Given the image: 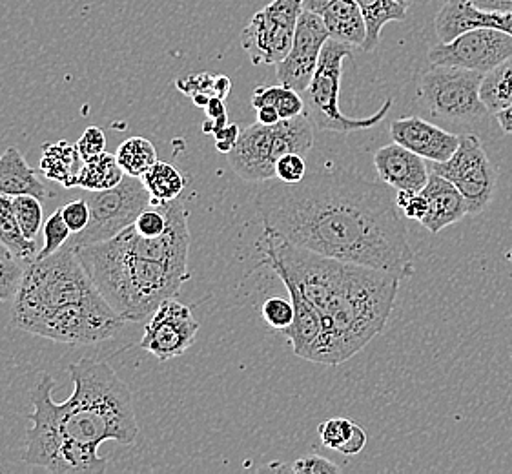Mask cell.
I'll return each instance as SVG.
<instances>
[{"label":"cell","mask_w":512,"mask_h":474,"mask_svg":"<svg viewBox=\"0 0 512 474\" xmlns=\"http://www.w3.org/2000/svg\"><path fill=\"white\" fill-rule=\"evenodd\" d=\"M287 471L294 474H338L341 473V467L319 454H308L296 460Z\"/></svg>","instance_id":"obj_38"},{"label":"cell","mask_w":512,"mask_h":474,"mask_svg":"<svg viewBox=\"0 0 512 474\" xmlns=\"http://www.w3.org/2000/svg\"><path fill=\"white\" fill-rule=\"evenodd\" d=\"M401 279L363 265H347L343 285L321 312V334L312 363L339 365L379 336L396 305Z\"/></svg>","instance_id":"obj_3"},{"label":"cell","mask_w":512,"mask_h":474,"mask_svg":"<svg viewBox=\"0 0 512 474\" xmlns=\"http://www.w3.org/2000/svg\"><path fill=\"white\" fill-rule=\"evenodd\" d=\"M361 13L365 17L367 39L363 44V52H374L381 39V30L389 22L403 21L407 17V8L396 0H356Z\"/></svg>","instance_id":"obj_24"},{"label":"cell","mask_w":512,"mask_h":474,"mask_svg":"<svg viewBox=\"0 0 512 474\" xmlns=\"http://www.w3.org/2000/svg\"><path fill=\"white\" fill-rule=\"evenodd\" d=\"M265 232L327 258L378 268L403 281L416 254L396 197L383 181L349 170H321L296 185L276 183L256 201Z\"/></svg>","instance_id":"obj_1"},{"label":"cell","mask_w":512,"mask_h":474,"mask_svg":"<svg viewBox=\"0 0 512 474\" xmlns=\"http://www.w3.org/2000/svg\"><path fill=\"white\" fill-rule=\"evenodd\" d=\"M349 44L328 39L321 50L318 68L312 81L305 90V115L316 130L321 132H338L350 134L359 130H369L378 126L392 108V99L381 104L376 114L363 119L349 117L339 108L341 95V77H343V62L350 57Z\"/></svg>","instance_id":"obj_7"},{"label":"cell","mask_w":512,"mask_h":474,"mask_svg":"<svg viewBox=\"0 0 512 474\" xmlns=\"http://www.w3.org/2000/svg\"><path fill=\"white\" fill-rule=\"evenodd\" d=\"M84 199L90 207V223L68 239L66 245L73 248L88 247L119 236L132 227L144 208L154 201L143 179L134 176H124L123 181L110 190L86 192Z\"/></svg>","instance_id":"obj_9"},{"label":"cell","mask_w":512,"mask_h":474,"mask_svg":"<svg viewBox=\"0 0 512 474\" xmlns=\"http://www.w3.org/2000/svg\"><path fill=\"white\" fill-rule=\"evenodd\" d=\"M257 123L265 124V126H274L281 121V115L274 106H261L257 108Z\"/></svg>","instance_id":"obj_45"},{"label":"cell","mask_w":512,"mask_h":474,"mask_svg":"<svg viewBox=\"0 0 512 474\" xmlns=\"http://www.w3.org/2000/svg\"><path fill=\"white\" fill-rule=\"evenodd\" d=\"M42 232H44V247L35 256V259H44L52 256L57 250H61L68 243L70 236H72V230L66 225L64 217H62L61 208L55 210L50 219L44 223Z\"/></svg>","instance_id":"obj_33"},{"label":"cell","mask_w":512,"mask_h":474,"mask_svg":"<svg viewBox=\"0 0 512 474\" xmlns=\"http://www.w3.org/2000/svg\"><path fill=\"white\" fill-rule=\"evenodd\" d=\"M77 148L82 161H90L93 157L106 152V135L99 126H90L84 130L81 139L77 141Z\"/></svg>","instance_id":"obj_39"},{"label":"cell","mask_w":512,"mask_h":474,"mask_svg":"<svg viewBox=\"0 0 512 474\" xmlns=\"http://www.w3.org/2000/svg\"><path fill=\"white\" fill-rule=\"evenodd\" d=\"M396 2H400L401 6H405L407 10H409L410 4H412V0H396Z\"/></svg>","instance_id":"obj_50"},{"label":"cell","mask_w":512,"mask_h":474,"mask_svg":"<svg viewBox=\"0 0 512 474\" xmlns=\"http://www.w3.org/2000/svg\"><path fill=\"white\" fill-rule=\"evenodd\" d=\"M301 13L303 0H274L257 11L241 33V46L254 66L277 64L287 57Z\"/></svg>","instance_id":"obj_12"},{"label":"cell","mask_w":512,"mask_h":474,"mask_svg":"<svg viewBox=\"0 0 512 474\" xmlns=\"http://www.w3.org/2000/svg\"><path fill=\"white\" fill-rule=\"evenodd\" d=\"M496 121L505 134L512 135V104L505 106L500 112H496Z\"/></svg>","instance_id":"obj_48"},{"label":"cell","mask_w":512,"mask_h":474,"mask_svg":"<svg viewBox=\"0 0 512 474\" xmlns=\"http://www.w3.org/2000/svg\"><path fill=\"white\" fill-rule=\"evenodd\" d=\"M82 157L77 145L68 141L48 143L42 146L41 170L46 179L61 183L64 188L75 186L81 172Z\"/></svg>","instance_id":"obj_23"},{"label":"cell","mask_w":512,"mask_h":474,"mask_svg":"<svg viewBox=\"0 0 512 474\" xmlns=\"http://www.w3.org/2000/svg\"><path fill=\"white\" fill-rule=\"evenodd\" d=\"M277 278L283 281L288 296L294 303V321L287 330L281 334L290 341L292 351L301 360H310V354L314 351V345L318 343L321 334V314L318 309L308 301L301 290L297 289L296 283L287 278L285 274H276Z\"/></svg>","instance_id":"obj_21"},{"label":"cell","mask_w":512,"mask_h":474,"mask_svg":"<svg viewBox=\"0 0 512 474\" xmlns=\"http://www.w3.org/2000/svg\"><path fill=\"white\" fill-rule=\"evenodd\" d=\"M212 97L214 95H210V93H195V95H192V101H194L195 106L206 108V104L210 103Z\"/></svg>","instance_id":"obj_49"},{"label":"cell","mask_w":512,"mask_h":474,"mask_svg":"<svg viewBox=\"0 0 512 474\" xmlns=\"http://www.w3.org/2000/svg\"><path fill=\"white\" fill-rule=\"evenodd\" d=\"M429 168L434 174L449 179L460 190L469 214H482L491 205L498 172L485 154L482 139L478 135H461L460 146L451 159L443 163H429Z\"/></svg>","instance_id":"obj_11"},{"label":"cell","mask_w":512,"mask_h":474,"mask_svg":"<svg viewBox=\"0 0 512 474\" xmlns=\"http://www.w3.org/2000/svg\"><path fill=\"white\" fill-rule=\"evenodd\" d=\"M26 261L19 259L10 248L0 243V303L15 298L19 292L26 267Z\"/></svg>","instance_id":"obj_31"},{"label":"cell","mask_w":512,"mask_h":474,"mask_svg":"<svg viewBox=\"0 0 512 474\" xmlns=\"http://www.w3.org/2000/svg\"><path fill=\"white\" fill-rule=\"evenodd\" d=\"M206 117L208 119H217V117H223L226 115L225 99H219V97H212L210 103L206 104Z\"/></svg>","instance_id":"obj_46"},{"label":"cell","mask_w":512,"mask_h":474,"mask_svg":"<svg viewBox=\"0 0 512 474\" xmlns=\"http://www.w3.org/2000/svg\"><path fill=\"white\" fill-rule=\"evenodd\" d=\"M75 248L64 245L52 256L28 263L13 298V323L24 327L53 310L101 299Z\"/></svg>","instance_id":"obj_5"},{"label":"cell","mask_w":512,"mask_h":474,"mask_svg":"<svg viewBox=\"0 0 512 474\" xmlns=\"http://www.w3.org/2000/svg\"><path fill=\"white\" fill-rule=\"evenodd\" d=\"M166 225H168V217H166L164 203L152 201V205L144 208L139 217L135 219L134 228L135 232L143 237H157L163 234Z\"/></svg>","instance_id":"obj_36"},{"label":"cell","mask_w":512,"mask_h":474,"mask_svg":"<svg viewBox=\"0 0 512 474\" xmlns=\"http://www.w3.org/2000/svg\"><path fill=\"white\" fill-rule=\"evenodd\" d=\"M512 57V37L494 28L463 31L456 39L440 42L429 52L431 64L465 68L472 72H492Z\"/></svg>","instance_id":"obj_13"},{"label":"cell","mask_w":512,"mask_h":474,"mask_svg":"<svg viewBox=\"0 0 512 474\" xmlns=\"http://www.w3.org/2000/svg\"><path fill=\"white\" fill-rule=\"evenodd\" d=\"M330 39L321 17L303 10L297 21L296 35L287 57L276 64L277 81L287 88L303 93L318 68L321 50Z\"/></svg>","instance_id":"obj_15"},{"label":"cell","mask_w":512,"mask_h":474,"mask_svg":"<svg viewBox=\"0 0 512 474\" xmlns=\"http://www.w3.org/2000/svg\"><path fill=\"white\" fill-rule=\"evenodd\" d=\"M230 90H232V81H230L226 75H216V81H214V97L226 99Z\"/></svg>","instance_id":"obj_47"},{"label":"cell","mask_w":512,"mask_h":474,"mask_svg":"<svg viewBox=\"0 0 512 474\" xmlns=\"http://www.w3.org/2000/svg\"><path fill=\"white\" fill-rule=\"evenodd\" d=\"M314 146V126L305 114L281 119L274 126L257 123L241 130L228 163L237 176L250 183H263L276 177L279 157L307 155Z\"/></svg>","instance_id":"obj_6"},{"label":"cell","mask_w":512,"mask_h":474,"mask_svg":"<svg viewBox=\"0 0 512 474\" xmlns=\"http://www.w3.org/2000/svg\"><path fill=\"white\" fill-rule=\"evenodd\" d=\"M307 176L305 155L285 154L279 157L276 165V177L285 185H296Z\"/></svg>","instance_id":"obj_37"},{"label":"cell","mask_w":512,"mask_h":474,"mask_svg":"<svg viewBox=\"0 0 512 474\" xmlns=\"http://www.w3.org/2000/svg\"><path fill=\"white\" fill-rule=\"evenodd\" d=\"M483 73L432 64L416 84V104L432 119L452 124L478 123L491 114L482 101Z\"/></svg>","instance_id":"obj_8"},{"label":"cell","mask_w":512,"mask_h":474,"mask_svg":"<svg viewBox=\"0 0 512 474\" xmlns=\"http://www.w3.org/2000/svg\"><path fill=\"white\" fill-rule=\"evenodd\" d=\"M117 163L121 165L126 176L143 177L159 161L157 150L152 141L144 137L126 139L115 152Z\"/></svg>","instance_id":"obj_28"},{"label":"cell","mask_w":512,"mask_h":474,"mask_svg":"<svg viewBox=\"0 0 512 474\" xmlns=\"http://www.w3.org/2000/svg\"><path fill=\"white\" fill-rule=\"evenodd\" d=\"M474 28H494L512 37V11H483L465 0H445L434 19L440 42L452 41L463 31Z\"/></svg>","instance_id":"obj_18"},{"label":"cell","mask_w":512,"mask_h":474,"mask_svg":"<svg viewBox=\"0 0 512 474\" xmlns=\"http://www.w3.org/2000/svg\"><path fill=\"white\" fill-rule=\"evenodd\" d=\"M239 134H241V130H239V126L236 123H228L226 124L223 130H219L217 134H214L216 137V148L221 152V154H230L232 152V148L237 143V139H239Z\"/></svg>","instance_id":"obj_43"},{"label":"cell","mask_w":512,"mask_h":474,"mask_svg":"<svg viewBox=\"0 0 512 474\" xmlns=\"http://www.w3.org/2000/svg\"><path fill=\"white\" fill-rule=\"evenodd\" d=\"M13 208L15 216L19 221L22 234L28 239H35L42 230V210L41 199L35 196H17L13 197Z\"/></svg>","instance_id":"obj_32"},{"label":"cell","mask_w":512,"mask_h":474,"mask_svg":"<svg viewBox=\"0 0 512 474\" xmlns=\"http://www.w3.org/2000/svg\"><path fill=\"white\" fill-rule=\"evenodd\" d=\"M72 396L53 400L55 380L42 374L31 389V427L24 462L50 473H104V442L134 445L139 436L132 392L110 363L81 358L70 365Z\"/></svg>","instance_id":"obj_2"},{"label":"cell","mask_w":512,"mask_h":474,"mask_svg":"<svg viewBox=\"0 0 512 474\" xmlns=\"http://www.w3.org/2000/svg\"><path fill=\"white\" fill-rule=\"evenodd\" d=\"M252 106L256 110L261 106H274L281 115V119H292L297 115L305 114V99L301 97V93L283 84L257 88L252 95Z\"/></svg>","instance_id":"obj_30"},{"label":"cell","mask_w":512,"mask_h":474,"mask_svg":"<svg viewBox=\"0 0 512 474\" xmlns=\"http://www.w3.org/2000/svg\"><path fill=\"white\" fill-rule=\"evenodd\" d=\"M394 143L427 159V163H443L451 159L460 146L461 135L451 134L421 117H403L390 123Z\"/></svg>","instance_id":"obj_16"},{"label":"cell","mask_w":512,"mask_h":474,"mask_svg":"<svg viewBox=\"0 0 512 474\" xmlns=\"http://www.w3.org/2000/svg\"><path fill=\"white\" fill-rule=\"evenodd\" d=\"M124 176L126 174L121 165L117 163L115 154L104 152V154L82 163L75 186H79L84 192H101V190H110L113 186L119 185Z\"/></svg>","instance_id":"obj_25"},{"label":"cell","mask_w":512,"mask_h":474,"mask_svg":"<svg viewBox=\"0 0 512 474\" xmlns=\"http://www.w3.org/2000/svg\"><path fill=\"white\" fill-rule=\"evenodd\" d=\"M396 205L403 210V216L407 219H416L420 223L427 214V199L421 192H398Z\"/></svg>","instance_id":"obj_41"},{"label":"cell","mask_w":512,"mask_h":474,"mask_svg":"<svg viewBox=\"0 0 512 474\" xmlns=\"http://www.w3.org/2000/svg\"><path fill=\"white\" fill-rule=\"evenodd\" d=\"M0 243L19 259L30 263L37 256L35 239H28L22 234L19 221L13 208V197L0 196Z\"/></svg>","instance_id":"obj_26"},{"label":"cell","mask_w":512,"mask_h":474,"mask_svg":"<svg viewBox=\"0 0 512 474\" xmlns=\"http://www.w3.org/2000/svg\"><path fill=\"white\" fill-rule=\"evenodd\" d=\"M61 214L64 221H66V225L72 230V234H79L90 223V207H88L84 197L68 203L66 207H62Z\"/></svg>","instance_id":"obj_40"},{"label":"cell","mask_w":512,"mask_h":474,"mask_svg":"<svg viewBox=\"0 0 512 474\" xmlns=\"http://www.w3.org/2000/svg\"><path fill=\"white\" fill-rule=\"evenodd\" d=\"M214 81H216V75H210V73H197V75H190V77H183V79H177V88L181 92L192 97L195 93H210L214 95Z\"/></svg>","instance_id":"obj_42"},{"label":"cell","mask_w":512,"mask_h":474,"mask_svg":"<svg viewBox=\"0 0 512 474\" xmlns=\"http://www.w3.org/2000/svg\"><path fill=\"white\" fill-rule=\"evenodd\" d=\"M358 423L350 422L347 418H330L327 422L321 423L318 427L319 438L328 449L343 453V449L352 438V434L356 431Z\"/></svg>","instance_id":"obj_34"},{"label":"cell","mask_w":512,"mask_h":474,"mask_svg":"<svg viewBox=\"0 0 512 474\" xmlns=\"http://www.w3.org/2000/svg\"><path fill=\"white\" fill-rule=\"evenodd\" d=\"M0 196L46 197L44 183L15 146L0 155Z\"/></svg>","instance_id":"obj_22"},{"label":"cell","mask_w":512,"mask_h":474,"mask_svg":"<svg viewBox=\"0 0 512 474\" xmlns=\"http://www.w3.org/2000/svg\"><path fill=\"white\" fill-rule=\"evenodd\" d=\"M421 194L427 199V214L421 225L431 234H438L443 228L451 227L469 214L465 197L461 196L460 190L440 174L431 172Z\"/></svg>","instance_id":"obj_20"},{"label":"cell","mask_w":512,"mask_h":474,"mask_svg":"<svg viewBox=\"0 0 512 474\" xmlns=\"http://www.w3.org/2000/svg\"><path fill=\"white\" fill-rule=\"evenodd\" d=\"M126 321L106 303V299L75 303L53 310L31 321L24 332L46 340L70 345H93L112 340Z\"/></svg>","instance_id":"obj_10"},{"label":"cell","mask_w":512,"mask_h":474,"mask_svg":"<svg viewBox=\"0 0 512 474\" xmlns=\"http://www.w3.org/2000/svg\"><path fill=\"white\" fill-rule=\"evenodd\" d=\"M199 330L192 309L175 298L164 299L152 318L146 321L141 347L159 361L185 354Z\"/></svg>","instance_id":"obj_14"},{"label":"cell","mask_w":512,"mask_h":474,"mask_svg":"<svg viewBox=\"0 0 512 474\" xmlns=\"http://www.w3.org/2000/svg\"><path fill=\"white\" fill-rule=\"evenodd\" d=\"M482 101L491 114L512 104V57L483 77Z\"/></svg>","instance_id":"obj_29"},{"label":"cell","mask_w":512,"mask_h":474,"mask_svg":"<svg viewBox=\"0 0 512 474\" xmlns=\"http://www.w3.org/2000/svg\"><path fill=\"white\" fill-rule=\"evenodd\" d=\"M471 2L478 10L483 11H512V0H465Z\"/></svg>","instance_id":"obj_44"},{"label":"cell","mask_w":512,"mask_h":474,"mask_svg":"<svg viewBox=\"0 0 512 474\" xmlns=\"http://www.w3.org/2000/svg\"><path fill=\"white\" fill-rule=\"evenodd\" d=\"M303 10L321 17L330 39L363 48L367 26L356 0H303Z\"/></svg>","instance_id":"obj_19"},{"label":"cell","mask_w":512,"mask_h":474,"mask_svg":"<svg viewBox=\"0 0 512 474\" xmlns=\"http://www.w3.org/2000/svg\"><path fill=\"white\" fill-rule=\"evenodd\" d=\"M261 316L268 327L283 332L294 321V303L290 298H279V296L267 298L261 307Z\"/></svg>","instance_id":"obj_35"},{"label":"cell","mask_w":512,"mask_h":474,"mask_svg":"<svg viewBox=\"0 0 512 474\" xmlns=\"http://www.w3.org/2000/svg\"><path fill=\"white\" fill-rule=\"evenodd\" d=\"M509 259H511V261H512V248H511V252H509Z\"/></svg>","instance_id":"obj_51"},{"label":"cell","mask_w":512,"mask_h":474,"mask_svg":"<svg viewBox=\"0 0 512 474\" xmlns=\"http://www.w3.org/2000/svg\"><path fill=\"white\" fill-rule=\"evenodd\" d=\"M141 179L157 203L174 201L183 194L186 186L185 176L174 165L164 161H157Z\"/></svg>","instance_id":"obj_27"},{"label":"cell","mask_w":512,"mask_h":474,"mask_svg":"<svg viewBox=\"0 0 512 474\" xmlns=\"http://www.w3.org/2000/svg\"><path fill=\"white\" fill-rule=\"evenodd\" d=\"M75 250L101 296L124 321L146 323L190 279L188 268L139 256L119 236Z\"/></svg>","instance_id":"obj_4"},{"label":"cell","mask_w":512,"mask_h":474,"mask_svg":"<svg viewBox=\"0 0 512 474\" xmlns=\"http://www.w3.org/2000/svg\"><path fill=\"white\" fill-rule=\"evenodd\" d=\"M374 168L379 181L398 192H421L431 176L427 159L398 143L379 148L374 154Z\"/></svg>","instance_id":"obj_17"}]
</instances>
